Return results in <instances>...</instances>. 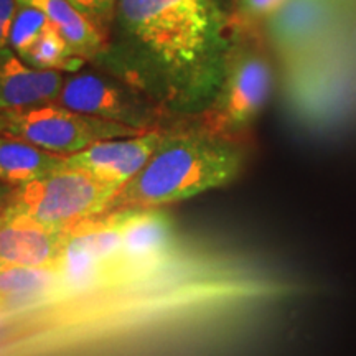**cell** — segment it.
I'll use <instances>...</instances> for the list:
<instances>
[{
	"label": "cell",
	"instance_id": "cell-15",
	"mask_svg": "<svg viewBox=\"0 0 356 356\" xmlns=\"http://www.w3.org/2000/svg\"><path fill=\"white\" fill-rule=\"evenodd\" d=\"M287 0H234L229 17L234 37H254L267 19L274 15Z\"/></svg>",
	"mask_w": 356,
	"mask_h": 356
},
{
	"label": "cell",
	"instance_id": "cell-3",
	"mask_svg": "<svg viewBox=\"0 0 356 356\" xmlns=\"http://www.w3.org/2000/svg\"><path fill=\"white\" fill-rule=\"evenodd\" d=\"M119 191L97 184L86 173L65 170L20 186H3L2 211L33 218L47 228L66 231L111 210Z\"/></svg>",
	"mask_w": 356,
	"mask_h": 356
},
{
	"label": "cell",
	"instance_id": "cell-7",
	"mask_svg": "<svg viewBox=\"0 0 356 356\" xmlns=\"http://www.w3.org/2000/svg\"><path fill=\"white\" fill-rule=\"evenodd\" d=\"M341 0H287L262 25L267 42L286 61L309 56L338 24Z\"/></svg>",
	"mask_w": 356,
	"mask_h": 356
},
{
	"label": "cell",
	"instance_id": "cell-16",
	"mask_svg": "<svg viewBox=\"0 0 356 356\" xmlns=\"http://www.w3.org/2000/svg\"><path fill=\"white\" fill-rule=\"evenodd\" d=\"M70 2L108 42L119 0H70Z\"/></svg>",
	"mask_w": 356,
	"mask_h": 356
},
{
	"label": "cell",
	"instance_id": "cell-4",
	"mask_svg": "<svg viewBox=\"0 0 356 356\" xmlns=\"http://www.w3.org/2000/svg\"><path fill=\"white\" fill-rule=\"evenodd\" d=\"M256 37H234L225 79L211 106L200 115V127L236 139L256 121L273 92L270 61Z\"/></svg>",
	"mask_w": 356,
	"mask_h": 356
},
{
	"label": "cell",
	"instance_id": "cell-17",
	"mask_svg": "<svg viewBox=\"0 0 356 356\" xmlns=\"http://www.w3.org/2000/svg\"><path fill=\"white\" fill-rule=\"evenodd\" d=\"M17 12H19L17 0H0V47H2V50L8 48V40H10Z\"/></svg>",
	"mask_w": 356,
	"mask_h": 356
},
{
	"label": "cell",
	"instance_id": "cell-2",
	"mask_svg": "<svg viewBox=\"0 0 356 356\" xmlns=\"http://www.w3.org/2000/svg\"><path fill=\"white\" fill-rule=\"evenodd\" d=\"M244 165L236 139L203 127L167 129L147 165L115 195L111 210L163 208L233 184Z\"/></svg>",
	"mask_w": 356,
	"mask_h": 356
},
{
	"label": "cell",
	"instance_id": "cell-10",
	"mask_svg": "<svg viewBox=\"0 0 356 356\" xmlns=\"http://www.w3.org/2000/svg\"><path fill=\"white\" fill-rule=\"evenodd\" d=\"M68 73L32 68L12 50H2L0 66V108L24 109L58 104Z\"/></svg>",
	"mask_w": 356,
	"mask_h": 356
},
{
	"label": "cell",
	"instance_id": "cell-11",
	"mask_svg": "<svg viewBox=\"0 0 356 356\" xmlns=\"http://www.w3.org/2000/svg\"><path fill=\"white\" fill-rule=\"evenodd\" d=\"M173 239L172 221L162 208H131L122 233V246L113 269L150 266L165 256Z\"/></svg>",
	"mask_w": 356,
	"mask_h": 356
},
{
	"label": "cell",
	"instance_id": "cell-6",
	"mask_svg": "<svg viewBox=\"0 0 356 356\" xmlns=\"http://www.w3.org/2000/svg\"><path fill=\"white\" fill-rule=\"evenodd\" d=\"M58 104L142 132L165 131L172 118L136 88L104 71L70 73Z\"/></svg>",
	"mask_w": 356,
	"mask_h": 356
},
{
	"label": "cell",
	"instance_id": "cell-13",
	"mask_svg": "<svg viewBox=\"0 0 356 356\" xmlns=\"http://www.w3.org/2000/svg\"><path fill=\"white\" fill-rule=\"evenodd\" d=\"M17 3L43 12L76 58L92 63L104 50L106 38L84 19L70 0H17Z\"/></svg>",
	"mask_w": 356,
	"mask_h": 356
},
{
	"label": "cell",
	"instance_id": "cell-12",
	"mask_svg": "<svg viewBox=\"0 0 356 356\" xmlns=\"http://www.w3.org/2000/svg\"><path fill=\"white\" fill-rule=\"evenodd\" d=\"M66 168V157L25 140L2 136L0 178L3 186H20L43 180Z\"/></svg>",
	"mask_w": 356,
	"mask_h": 356
},
{
	"label": "cell",
	"instance_id": "cell-14",
	"mask_svg": "<svg viewBox=\"0 0 356 356\" xmlns=\"http://www.w3.org/2000/svg\"><path fill=\"white\" fill-rule=\"evenodd\" d=\"M53 269H26V267H2V302L3 305L32 304L47 293L56 277Z\"/></svg>",
	"mask_w": 356,
	"mask_h": 356
},
{
	"label": "cell",
	"instance_id": "cell-8",
	"mask_svg": "<svg viewBox=\"0 0 356 356\" xmlns=\"http://www.w3.org/2000/svg\"><path fill=\"white\" fill-rule=\"evenodd\" d=\"M165 131L96 142L66 157V168L86 173L97 184L121 191L147 165Z\"/></svg>",
	"mask_w": 356,
	"mask_h": 356
},
{
	"label": "cell",
	"instance_id": "cell-1",
	"mask_svg": "<svg viewBox=\"0 0 356 356\" xmlns=\"http://www.w3.org/2000/svg\"><path fill=\"white\" fill-rule=\"evenodd\" d=\"M233 43L218 0H119L92 65L172 118H200L220 91Z\"/></svg>",
	"mask_w": 356,
	"mask_h": 356
},
{
	"label": "cell",
	"instance_id": "cell-5",
	"mask_svg": "<svg viewBox=\"0 0 356 356\" xmlns=\"http://www.w3.org/2000/svg\"><path fill=\"white\" fill-rule=\"evenodd\" d=\"M0 131L2 136L25 140L65 157L81 152L96 142L144 134L139 129L78 113L61 104L2 109Z\"/></svg>",
	"mask_w": 356,
	"mask_h": 356
},
{
	"label": "cell",
	"instance_id": "cell-9",
	"mask_svg": "<svg viewBox=\"0 0 356 356\" xmlns=\"http://www.w3.org/2000/svg\"><path fill=\"white\" fill-rule=\"evenodd\" d=\"M65 231H56L20 213L2 211L0 262L2 267L53 269L60 257Z\"/></svg>",
	"mask_w": 356,
	"mask_h": 356
}]
</instances>
